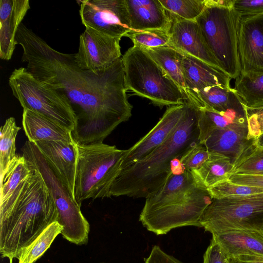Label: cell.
Returning <instances> with one entry per match:
<instances>
[{
  "label": "cell",
  "mask_w": 263,
  "mask_h": 263,
  "mask_svg": "<svg viewBox=\"0 0 263 263\" xmlns=\"http://www.w3.org/2000/svg\"><path fill=\"white\" fill-rule=\"evenodd\" d=\"M229 263H263V257L249 255L229 257Z\"/></svg>",
  "instance_id": "cell-41"
},
{
  "label": "cell",
  "mask_w": 263,
  "mask_h": 263,
  "mask_svg": "<svg viewBox=\"0 0 263 263\" xmlns=\"http://www.w3.org/2000/svg\"><path fill=\"white\" fill-rule=\"evenodd\" d=\"M74 198L81 205L90 198L111 197V184L120 170L124 150L103 142L76 143Z\"/></svg>",
  "instance_id": "cell-5"
},
{
  "label": "cell",
  "mask_w": 263,
  "mask_h": 263,
  "mask_svg": "<svg viewBox=\"0 0 263 263\" xmlns=\"http://www.w3.org/2000/svg\"><path fill=\"white\" fill-rule=\"evenodd\" d=\"M246 120L245 107L237 95L226 111L217 112L200 108L198 118L199 143L203 144L215 132Z\"/></svg>",
  "instance_id": "cell-23"
},
{
  "label": "cell",
  "mask_w": 263,
  "mask_h": 263,
  "mask_svg": "<svg viewBox=\"0 0 263 263\" xmlns=\"http://www.w3.org/2000/svg\"><path fill=\"white\" fill-rule=\"evenodd\" d=\"M248 138L257 139L263 134V106L252 108L245 107Z\"/></svg>",
  "instance_id": "cell-36"
},
{
  "label": "cell",
  "mask_w": 263,
  "mask_h": 263,
  "mask_svg": "<svg viewBox=\"0 0 263 263\" xmlns=\"http://www.w3.org/2000/svg\"><path fill=\"white\" fill-rule=\"evenodd\" d=\"M231 174L263 175V147L257 143L233 165Z\"/></svg>",
  "instance_id": "cell-32"
},
{
  "label": "cell",
  "mask_w": 263,
  "mask_h": 263,
  "mask_svg": "<svg viewBox=\"0 0 263 263\" xmlns=\"http://www.w3.org/2000/svg\"><path fill=\"white\" fill-rule=\"evenodd\" d=\"M210 153L208 159L198 168L191 171L208 189L229 179L233 168L228 157L216 152Z\"/></svg>",
  "instance_id": "cell-26"
},
{
  "label": "cell",
  "mask_w": 263,
  "mask_h": 263,
  "mask_svg": "<svg viewBox=\"0 0 263 263\" xmlns=\"http://www.w3.org/2000/svg\"><path fill=\"white\" fill-rule=\"evenodd\" d=\"M184 108V102L167 108L151 130L131 147L124 150L120 170L142 159L163 144L178 125Z\"/></svg>",
  "instance_id": "cell-14"
},
{
  "label": "cell",
  "mask_w": 263,
  "mask_h": 263,
  "mask_svg": "<svg viewBox=\"0 0 263 263\" xmlns=\"http://www.w3.org/2000/svg\"><path fill=\"white\" fill-rule=\"evenodd\" d=\"M200 223L212 235L234 230L263 231V193L213 199Z\"/></svg>",
  "instance_id": "cell-10"
},
{
  "label": "cell",
  "mask_w": 263,
  "mask_h": 263,
  "mask_svg": "<svg viewBox=\"0 0 263 263\" xmlns=\"http://www.w3.org/2000/svg\"><path fill=\"white\" fill-rule=\"evenodd\" d=\"M12 95L23 109L37 112L72 133L77 117L67 98L35 79L26 68L15 69L9 78Z\"/></svg>",
  "instance_id": "cell-9"
},
{
  "label": "cell",
  "mask_w": 263,
  "mask_h": 263,
  "mask_svg": "<svg viewBox=\"0 0 263 263\" xmlns=\"http://www.w3.org/2000/svg\"><path fill=\"white\" fill-rule=\"evenodd\" d=\"M125 3L132 31L161 30L170 32L172 19L159 0H125Z\"/></svg>",
  "instance_id": "cell-18"
},
{
  "label": "cell",
  "mask_w": 263,
  "mask_h": 263,
  "mask_svg": "<svg viewBox=\"0 0 263 263\" xmlns=\"http://www.w3.org/2000/svg\"><path fill=\"white\" fill-rule=\"evenodd\" d=\"M144 260V263H183L156 245L152 248L149 256Z\"/></svg>",
  "instance_id": "cell-39"
},
{
  "label": "cell",
  "mask_w": 263,
  "mask_h": 263,
  "mask_svg": "<svg viewBox=\"0 0 263 263\" xmlns=\"http://www.w3.org/2000/svg\"><path fill=\"white\" fill-rule=\"evenodd\" d=\"M79 14L86 28L121 38L132 31L125 0H84Z\"/></svg>",
  "instance_id": "cell-11"
},
{
  "label": "cell",
  "mask_w": 263,
  "mask_h": 263,
  "mask_svg": "<svg viewBox=\"0 0 263 263\" xmlns=\"http://www.w3.org/2000/svg\"><path fill=\"white\" fill-rule=\"evenodd\" d=\"M256 141L258 146L263 147V134L256 139Z\"/></svg>",
  "instance_id": "cell-42"
},
{
  "label": "cell",
  "mask_w": 263,
  "mask_h": 263,
  "mask_svg": "<svg viewBox=\"0 0 263 263\" xmlns=\"http://www.w3.org/2000/svg\"><path fill=\"white\" fill-rule=\"evenodd\" d=\"M63 229V226L58 221L48 226L32 242L21 251L17 258L18 263H34L50 248Z\"/></svg>",
  "instance_id": "cell-29"
},
{
  "label": "cell",
  "mask_w": 263,
  "mask_h": 263,
  "mask_svg": "<svg viewBox=\"0 0 263 263\" xmlns=\"http://www.w3.org/2000/svg\"><path fill=\"white\" fill-rule=\"evenodd\" d=\"M141 48L163 69L188 98L183 65V53L169 46Z\"/></svg>",
  "instance_id": "cell-25"
},
{
  "label": "cell",
  "mask_w": 263,
  "mask_h": 263,
  "mask_svg": "<svg viewBox=\"0 0 263 263\" xmlns=\"http://www.w3.org/2000/svg\"><path fill=\"white\" fill-rule=\"evenodd\" d=\"M210 153L204 144L197 142L183 154L180 163L184 169L192 171L198 168L208 159Z\"/></svg>",
  "instance_id": "cell-35"
},
{
  "label": "cell",
  "mask_w": 263,
  "mask_h": 263,
  "mask_svg": "<svg viewBox=\"0 0 263 263\" xmlns=\"http://www.w3.org/2000/svg\"><path fill=\"white\" fill-rule=\"evenodd\" d=\"M234 89L245 107L263 106V70L240 73Z\"/></svg>",
  "instance_id": "cell-28"
},
{
  "label": "cell",
  "mask_w": 263,
  "mask_h": 263,
  "mask_svg": "<svg viewBox=\"0 0 263 263\" xmlns=\"http://www.w3.org/2000/svg\"><path fill=\"white\" fill-rule=\"evenodd\" d=\"M233 0H208L196 19L204 39L220 69L231 79L240 73L237 45L239 16Z\"/></svg>",
  "instance_id": "cell-6"
},
{
  "label": "cell",
  "mask_w": 263,
  "mask_h": 263,
  "mask_svg": "<svg viewBox=\"0 0 263 263\" xmlns=\"http://www.w3.org/2000/svg\"><path fill=\"white\" fill-rule=\"evenodd\" d=\"M21 127L17 126L15 119L10 117L1 127L0 174L7 168L16 156L15 140Z\"/></svg>",
  "instance_id": "cell-30"
},
{
  "label": "cell",
  "mask_w": 263,
  "mask_h": 263,
  "mask_svg": "<svg viewBox=\"0 0 263 263\" xmlns=\"http://www.w3.org/2000/svg\"><path fill=\"white\" fill-rule=\"evenodd\" d=\"M15 42L23 48L22 62L27 63V71L69 101L77 119L72 133L76 143L103 142L129 120L133 106L127 99L122 58L96 74L80 68L74 54L56 50L23 23Z\"/></svg>",
  "instance_id": "cell-1"
},
{
  "label": "cell",
  "mask_w": 263,
  "mask_h": 263,
  "mask_svg": "<svg viewBox=\"0 0 263 263\" xmlns=\"http://www.w3.org/2000/svg\"><path fill=\"white\" fill-rule=\"evenodd\" d=\"M47 162L74 198L77 165L76 142L38 141L34 142Z\"/></svg>",
  "instance_id": "cell-17"
},
{
  "label": "cell",
  "mask_w": 263,
  "mask_h": 263,
  "mask_svg": "<svg viewBox=\"0 0 263 263\" xmlns=\"http://www.w3.org/2000/svg\"><path fill=\"white\" fill-rule=\"evenodd\" d=\"M28 0L0 1V58L11 59L15 37L22 21L30 9Z\"/></svg>",
  "instance_id": "cell-19"
},
{
  "label": "cell",
  "mask_w": 263,
  "mask_h": 263,
  "mask_svg": "<svg viewBox=\"0 0 263 263\" xmlns=\"http://www.w3.org/2000/svg\"><path fill=\"white\" fill-rule=\"evenodd\" d=\"M126 36L131 39L134 46L142 48L168 46L170 40V32L161 30L132 31Z\"/></svg>",
  "instance_id": "cell-34"
},
{
  "label": "cell",
  "mask_w": 263,
  "mask_h": 263,
  "mask_svg": "<svg viewBox=\"0 0 263 263\" xmlns=\"http://www.w3.org/2000/svg\"><path fill=\"white\" fill-rule=\"evenodd\" d=\"M9 263H13V261H9Z\"/></svg>",
  "instance_id": "cell-43"
},
{
  "label": "cell",
  "mask_w": 263,
  "mask_h": 263,
  "mask_svg": "<svg viewBox=\"0 0 263 263\" xmlns=\"http://www.w3.org/2000/svg\"><path fill=\"white\" fill-rule=\"evenodd\" d=\"M229 257L256 256L263 257V231L234 230L213 234Z\"/></svg>",
  "instance_id": "cell-21"
},
{
  "label": "cell",
  "mask_w": 263,
  "mask_h": 263,
  "mask_svg": "<svg viewBox=\"0 0 263 263\" xmlns=\"http://www.w3.org/2000/svg\"><path fill=\"white\" fill-rule=\"evenodd\" d=\"M120 40L86 28L80 36L75 60L83 69L96 74L104 72L121 58Z\"/></svg>",
  "instance_id": "cell-12"
},
{
  "label": "cell",
  "mask_w": 263,
  "mask_h": 263,
  "mask_svg": "<svg viewBox=\"0 0 263 263\" xmlns=\"http://www.w3.org/2000/svg\"><path fill=\"white\" fill-rule=\"evenodd\" d=\"M31 166L32 172L16 200L0 212V253L9 261L17 259L23 249L58 220L51 193L40 172Z\"/></svg>",
  "instance_id": "cell-4"
},
{
  "label": "cell",
  "mask_w": 263,
  "mask_h": 263,
  "mask_svg": "<svg viewBox=\"0 0 263 263\" xmlns=\"http://www.w3.org/2000/svg\"><path fill=\"white\" fill-rule=\"evenodd\" d=\"M168 13L172 19L168 46L221 69L196 21L186 20Z\"/></svg>",
  "instance_id": "cell-15"
},
{
  "label": "cell",
  "mask_w": 263,
  "mask_h": 263,
  "mask_svg": "<svg viewBox=\"0 0 263 263\" xmlns=\"http://www.w3.org/2000/svg\"><path fill=\"white\" fill-rule=\"evenodd\" d=\"M126 91L145 98L160 107L182 104L181 88L142 49L133 46L122 58Z\"/></svg>",
  "instance_id": "cell-7"
},
{
  "label": "cell",
  "mask_w": 263,
  "mask_h": 263,
  "mask_svg": "<svg viewBox=\"0 0 263 263\" xmlns=\"http://www.w3.org/2000/svg\"><path fill=\"white\" fill-rule=\"evenodd\" d=\"M32 167L23 156L17 155L1 176L0 212L8 209L16 200Z\"/></svg>",
  "instance_id": "cell-24"
},
{
  "label": "cell",
  "mask_w": 263,
  "mask_h": 263,
  "mask_svg": "<svg viewBox=\"0 0 263 263\" xmlns=\"http://www.w3.org/2000/svg\"><path fill=\"white\" fill-rule=\"evenodd\" d=\"M170 13L183 19L195 21L208 4V0H159Z\"/></svg>",
  "instance_id": "cell-31"
},
{
  "label": "cell",
  "mask_w": 263,
  "mask_h": 263,
  "mask_svg": "<svg viewBox=\"0 0 263 263\" xmlns=\"http://www.w3.org/2000/svg\"><path fill=\"white\" fill-rule=\"evenodd\" d=\"M184 77L187 95L209 86L230 88L231 77L222 70L191 55L183 53Z\"/></svg>",
  "instance_id": "cell-20"
},
{
  "label": "cell",
  "mask_w": 263,
  "mask_h": 263,
  "mask_svg": "<svg viewBox=\"0 0 263 263\" xmlns=\"http://www.w3.org/2000/svg\"><path fill=\"white\" fill-rule=\"evenodd\" d=\"M208 190L212 199L242 197L263 193V188L233 183L229 179Z\"/></svg>",
  "instance_id": "cell-33"
},
{
  "label": "cell",
  "mask_w": 263,
  "mask_h": 263,
  "mask_svg": "<svg viewBox=\"0 0 263 263\" xmlns=\"http://www.w3.org/2000/svg\"><path fill=\"white\" fill-rule=\"evenodd\" d=\"M184 103L182 117L169 138L142 159L119 171L110 189L111 197L146 198L165 183L174 161L199 142V108L189 98Z\"/></svg>",
  "instance_id": "cell-3"
},
{
  "label": "cell",
  "mask_w": 263,
  "mask_h": 263,
  "mask_svg": "<svg viewBox=\"0 0 263 263\" xmlns=\"http://www.w3.org/2000/svg\"><path fill=\"white\" fill-rule=\"evenodd\" d=\"M203 263H229L228 255L213 238L204 254Z\"/></svg>",
  "instance_id": "cell-38"
},
{
  "label": "cell",
  "mask_w": 263,
  "mask_h": 263,
  "mask_svg": "<svg viewBox=\"0 0 263 263\" xmlns=\"http://www.w3.org/2000/svg\"><path fill=\"white\" fill-rule=\"evenodd\" d=\"M236 95L234 88L212 85L196 92L189 93L188 97L199 109L222 112L226 111L231 106Z\"/></svg>",
  "instance_id": "cell-27"
},
{
  "label": "cell",
  "mask_w": 263,
  "mask_h": 263,
  "mask_svg": "<svg viewBox=\"0 0 263 263\" xmlns=\"http://www.w3.org/2000/svg\"><path fill=\"white\" fill-rule=\"evenodd\" d=\"M180 158L172 165L165 183L145 199L139 221L157 235L184 226L201 227L200 221L213 199L193 173L181 165Z\"/></svg>",
  "instance_id": "cell-2"
},
{
  "label": "cell",
  "mask_w": 263,
  "mask_h": 263,
  "mask_svg": "<svg viewBox=\"0 0 263 263\" xmlns=\"http://www.w3.org/2000/svg\"><path fill=\"white\" fill-rule=\"evenodd\" d=\"M256 144V139L248 138L247 120H246L215 132L203 144L209 151L230 158L234 165Z\"/></svg>",
  "instance_id": "cell-16"
},
{
  "label": "cell",
  "mask_w": 263,
  "mask_h": 263,
  "mask_svg": "<svg viewBox=\"0 0 263 263\" xmlns=\"http://www.w3.org/2000/svg\"><path fill=\"white\" fill-rule=\"evenodd\" d=\"M232 8L240 16L263 14V0H233Z\"/></svg>",
  "instance_id": "cell-37"
},
{
  "label": "cell",
  "mask_w": 263,
  "mask_h": 263,
  "mask_svg": "<svg viewBox=\"0 0 263 263\" xmlns=\"http://www.w3.org/2000/svg\"><path fill=\"white\" fill-rule=\"evenodd\" d=\"M237 45L240 73L263 70V14L239 16Z\"/></svg>",
  "instance_id": "cell-13"
},
{
  "label": "cell",
  "mask_w": 263,
  "mask_h": 263,
  "mask_svg": "<svg viewBox=\"0 0 263 263\" xmlns=\"http://www.w3.org/2000/svg\"><path fill=\"white\" fill-rule=\"evenodd\" d=\"M22 156L42 175L58 210V222L63 229L61 234L71 243L81 245L88 242L89 224L79 204L71 195L34 142L27 141Z\"/></svg>",
  "instance_id": "cell-8"
},
{
  "label": "cell",
  "mask_w": 263,
  "mask_h": 263,
  "mask_svg": "<svg viewBox=\"0 0 263 263\" xmlns=\"http://www.w3.org/2000/svg\"><path fill=\"white\" fill-rule=\"evenodd\" d=\"M229 180L239 184L263 188V175H230Z\"/></svg>",
  "instance_id": "cell-40"
},
{
  "label": "cell",
  "mask_w": 263,
  "mask_h": 263,
  "mask_svg": "<svg viewBox=\"0 0 263 263\" xmlns=\"http://www.w3.org/2000/svg\"><path fill=\"white\" fill-rule=\"evenodd\" d=\"M22 124L28 140L74 143L72 132L49 118L29 109H23Z\"/></svg>",
  "instance_id": "cell-22"
}]
</instances>
